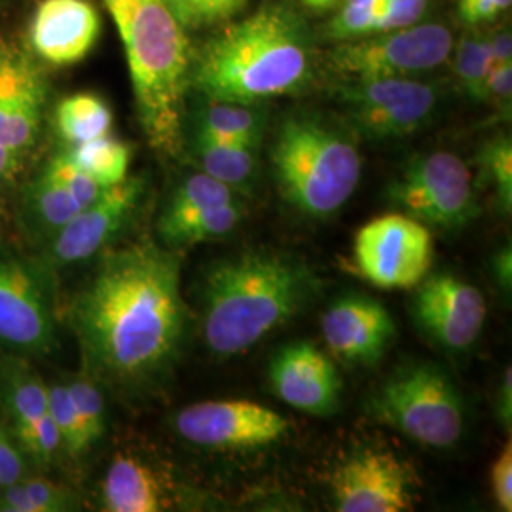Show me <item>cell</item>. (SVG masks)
Returning <instances> with one entry per match:
<instances>
[{"label":"cell","mask_w":512,"mask_h":512,"mask_svg":"<svg viewBox=\"0 0 512 512\" xmlns=\"http://www.w3.org/2000/svg\"><path fill=\"white\" fill-rule=\"evenodd\" d=\"M71 325L93 380L120 391L156 384L183 349L181 256L152 241L101 258L74 296Z\"/></svg>","instance_id":"obj_1"},{"label":"cell","mask_w":512,"mask_h":512,"mask_svg":"<svg viewBox=\"0 0 512 512\" xmlns=\"http://www.w3.org/2000/svg\"><path fill=\"white\" fill-rule=\"evenodd\" d=\"M310 74L302 23L283 6H262L205 44L190 82L211 101L255 105L300 90Z\"/></svg>","instance_id":"obj_2"},{"label":"cell","mask_w":512,"mask_h":512,"mask_svg":"<svg viewBox=\"0 0 512 512\" xmlns=\"http://www.w3.org/2000/svg\"><path fill=\"white\" fill-rule=\"evenodd\" d=\"M315 275L293 256L249 251L215 264L203 281V336L219 357L239 355L302 310Z\"/></svg>","instance_id":"obj_3"},{"label":"cell","mask_w":512,"mask_h":512,"mask_svg":"<svg viewBox=\"0 0 512 512\" xmlns=\"http://www.w3.org/2000/svg\"><path fill=\"white\" fill-rule=\"evenodd\" d=\"M128 59L137 116L148 145L167 158L183 147L184 95L192 50L165 0H103Z\"/></svg>","instance_id":"obj_4"},{"label":"cell","mask_w":512,"mask_h":512,"mask_svg":"<svg viewBox=\"0 0 512 512\" xmlns=\"http://www.w3.org/2000/svg\"><path fill=\"white\" fill-rule=\"evenodd\" d=\"M270 158L283 198L313 219H327L348 203L363 167L346 133L308 114L283 120Z\"/></svg>","instance_id":"obj_5"},{"label":"cell","mask_w":512,"mask_h":512,"mask_svg":"<svg viewBox=\"0 0 512 512\" xmlns=\"http://www.w3.org/2000/svg\"><path fill=\"white\" fill-rule=\"evenodd\" d=\"M366 412L429 448H452L465 427V406L452 378L439 366H406L368 399Z\"/></svg>","instance_id":"obj_6"},{"label":"cell","mask_w":512,"mask_h":512,"mask_svg":"<svg viewBox=\"0 0 512 512\" xmlns=\"http://www.w3.org/2000/svg\"><path fill=\"white\" fill-rule=\"evenodd\" d=\"M387 196L404 215L425 226L458 230L478 217L471 169L446 150L410 160L389 184Z\"/></svg>","instance_id":"obj_7"},{"label":"cell","mask_w":512,"mask_h":512,"mask_svg":"<svg viewBox=\"0 0 512 512\" xmlns=\"http://www.w3.org/2000/svg\"><path fill=\"white\" fill-rule=\"evenodd\" d=\"M454 48L439 23H416L397 31L344 40L330 52V65L353 80L408 78L440 67Z\"/></svg>","instance_id":"obj_8"},{"label":"cell","mask_w":512,"mask_h":512,"mask_svg":"<svg viewBox=\"0 0 512 512\" xmlns=\"http://www.w3.org/2000/svg\"><path fill=\"white\" fill-rule=\"evenodd\" d=\"M433 234L404 213L366 222L353 241V262L368 283L380 289H414L433 266Z\"/></svg>","instance_id":"obj_9"},{"label":"cell","mask_w":512,"mask_h":512,"mask_svg":"<svg viewBox=\"0 0 512 512\" xmlns=\"http://www.w3.org/2000/svg\"><path fill=\"white\" fill-rule=\"evenodd\" d=\"M437 90L410 78L353 80L340 90L353 129L368 139H403L423 128L437 109Z\"/></svg>","instance_id":"obj_10"},{"label":"cell","mask_w":512,"mask_h":512,"mask_svg":"<svg viewBox=\"0 0 512 512\" xmlns=\"http://www.w3.org/2000/svg\"><path fill=\"white\" fill-rule=\"evenodd\" d=\"M289 420L251 401H205L190 404L175 416V431L200 448L255 450L283 439Z\"/></svg>","instance_id":"obj_11"},{"label":"cell","mask_w":512,"mask_h":512,"mask_svg":"<svg viewBox=\"0 0 512 512\" xmlns=\"http://www.w3.org/2000/svg\"><path fill=\"white\" fill-rule=\"evenodd\" d=\"M414 490L410 469L387 450H359L330 475V494L340 512L408 511Z\"/></svg>","instance_id":"obj_12"},{"label":"cell","mask_w":512,"mask_h":512,"mask_svg":"<svg viewBox=\"0 0 512 512\" xmlns=\"http://www.w3.org/2000/svg\"><path fill=\"white\" fill-rule=\"evenodd\" d=\"M52 308L31 264L0 251V346L44 355L54 348Z\"/></svg>","instance_id":"obj_13"},{"label":"cell","mask_w":512,"mask_h":512,"mask_svg":"<svg viewBox=\"0 0 512 512\" xmlns=\"http://www.w3.org/2000/svg\"><path fill=\"white\" fill-rule=\"evenodd\" d=\"M412 313L423 332L442 348H471L484 329L488 306L482 293L452 274L425 277L416 285Z\"/></svg>","instance_id":"obj_14"},{"label":"cell","mask_w":512,"mask_h":512,"mask_svg":"<svg viewBox=\"0 0 512 512\" xmlns=\"http://www.w3.org/2000/svg\"><path fill=\"white\" fill-rule=\"evenodd\" d=\"M141 179H126L109 186L95 202L48 239V262L57 268L84 262L97 255L133 219L143 200Z\"/></svg>","instance_id":"obj_15"},{"label":"cell","mask_w":512,"mask_h":512,"mask_svg":"<svg viewBox=\"0 0 512 512\" xmlns=\"http://www.w3.org/2000/svg\"><path fill=\"white\" fill-rule=\"evenodd\" d=\"M46 82L21 46L0 40V145L27 156L37 141Z\"/></svg>","instance_id":"obj_16"},{"label":"cell","mask_w":512,"mask_h":512,"mask_svg":"<svg viewBox=\"0 0 512 512\" xmlns=\"http://www.w3.org/2000/svg\"><path fill=\"white\" fill-rule=\"evenodd\" d=\"M330 353L348 365H376L395 338V321L384 304L349 294L330 304L321 317Z\"/></svg>","instance_id":"obj_17"},{"label":"cell","mask_w":512,"mask_h":512,"mask_svg":"<svg viewBox=\"0 0 512 512\" xmlns=\"http://www.w3.org/2000/svg\"><path fill=\"white\" fill-rule=\"evenodd\" d=\"M270 382L283 403L311 416H332L342 382L329 355L308 342L281 349L270 365Z\"/></svg>","instance_id":"obj_18"},{"label":"cell","mask_w":512,"mask_h":512,"mask_svg":"<svg viewBox=\"0 0 512 512\" xmlns=\"http://www.w3.org/2000/svg\"><path fill=\"white\" fill-rule=\"evenodd\" d=\"M101 19L88 0H42L31 21V46L50 65L65 67L90 54Z\"/></svg>","instance_id":"obj_19"},{"label":"cell","mask_w":512,"mask_h":512,"mask_svg":"<svg viewBox=\"0 0 512 512\" xmlns=\"http://www.w3.org/2000/svg\"><path fill=\"white\" fill-rule=\"evenodd\" d=\"M169 484L145 459L120 454L110 463L101 484V505L109 512L165 511L171 503Z\"/></svg>","instance_id":"obj_20"},{"label":"cell","mask_w":512,"mask_h":512,"mask_svg":"<svg viewBox=\"0 0 512 512\" xmlns=\"http://www.w3.org/2000/svg\"><path fill=\"white\" fill-rule=\"evenodd\" d=\"M0 404L14 437L48 418V384L23 357H0Z\"/></svg>","instance_id":"obj_21"},{"label":"cell","mask_w":512,"mask_h":512,"mask_svg":"<svg viewBox=\"0 0 512 512\" xmlns=\"http://www.w3.org/2000/svg\"><path fill=\"white\" fill-rule=\"evenodd\" d=\"M264 133V114L262 110L245 103L230 101H211L203 110L198 126V137L239 145V147L258 148Z\"/></svg>","instance_id":"obj_22"},{"label":"cell","mask_w":512,"mask_h":512,"mask_svg":"<svg viewBox=\"0 0 512 512\" xmlns=\"http://www.w3.org/2000/svg\"><path fill=\"white\" fill-rule=\"evenodd\" d=\"M228 202H234V192L228 184L220 183L205 173L192 175L171 196L158 220V234L165 243L188 220L194 219L205 209Z\"/></svg>","instance_id":"obj_23"},{"label":"cell","mask_w":512,"mask_h":512,"mask_svg":"<svg viewBox=\"0 0 512 512\" xmlns=\"http://www.w3.org/2000/svg\"><path fill=\"white\" fill-rule=\"evenodd\" d=\"M88 207V205H86ZM84 209L73 194L46 171L31 184L25 200V219L38 238L50 239Z\"/></svg>","instance_id":"obj_24"},{"label":"cell","mask_w":512,"mask_h":512,"mask_svg":"<svg viewBox=\"0 0 512 512\" xmlns=\"http://www.w3.org/2000/svg\"><path fill=\"white\" fill-rule=\"evenodd\" d=\"M55 124L61 137L73 147L110 135L112 112L101 97L93 93H76L59 103Z\"/></svg>","instance_id":"obj_25"},{"label":"cell","mask_w":512,"mask_h":512,"mask_svg":"<svg viewBox=\"0 0 512 512\" xmlns=\"http://www.w3.org/2000/svg\"><path fill=\"white\" fill-rule=\"evenodd\" d=\"M73 492L50 478L23 476L0 488V512L73 511Z\"/></svg>","instance_id":"obj_26"},{"label":"cell","mask_w":512,"mask_h":512,"mask_svg":"<svg viewBox=\"0 0 512 512\" xmlns=\"http://www.w3.org/2000/svg\"><path fill=\"white\" fill-rule=\"evenodd\" d=\"M67 154L101 186H114L128 179L131 148L110 135L73 145Z\"/></svg>","instance_id":"obj_27"},{"label":"cell","mask_w":512,"mask_h":512,"mask_svg":"<svg viewBox=\"0 0 512 512\" xmlns=\"http://www.w3.org/2000/svg\"><path fill=\"white\" fill-rule=\"evenodd\" d=\"M196 156L205 175L228 186L245 184L255 175V148L217 143L196 135Z\"/></svg>","instance_id":"obj_28"},{"label":"cell","mask_w":512,"mask_h":512,"mask_svg":"<svg viewBox=\"0 0 512 512\" xmlns=\"http://www.w3.org/2000/svg\"><path fill=\"white\" fill-rule=\"evenodd\" d=\"M243 217H245V211L236 200L205 209L194 219L188 220L183 228H179L171 238L165 241V245L169 249H177V247H190L196 243L224 238L236 230V226Z\"/></svg>","instance_id":"obj_29"},{"label":"cell","mask_w":512,"mask_h":512,"mask_svg":"<svg viewBox=\"0 0 512 512\" xmlns=\"http://www.w3.org/2000/svg\"><path fill=\"white\" fill-rule=\"evenodd\" d=\"M494 65V57L490 52V40L480 35H469L461 38L454 69L458 74L465 92L469 93L475 101H482L484 84Z\"/></svg>","instance_id":"obj_30"},{"label":"cell","mask_w":512,"mask_h":512,"mask_svg":"<svg viewBox=\"0 0 512 512\" xmlns=\"http://www.w3.org/2000/svg\"><path fill=\"white\" fill-rule=\"evenodd\" d=\"M67 384L88 448L105 433V399L90 374L74 376Z\"/></svg>","instance_id":"obj_31"},{"label":"cell","mask_w":512,"mask_h":512,"mask_svg":"<svg viewBox=\"0 0 512 512\" xmlns=\"http://www.w3.org/2000/svg\"><path fill=\"white\" fill-rule=\"evenodd\" d=\"M48 408L57 427L63 450L73 458L84 456L90 448L84 439L80 420L65 382L48 385Z\"/></svg>","instance_id":"obj_32"},{"label":"cell","mask_w":512,"mask_h":512,"mask_svg":"<svg viewBox=\"0 0 512 512\" xmlns=\"http://www.w3.org/2000/svg\"><path fill=\"white\" fill-rule=\"evenodd\" d=\"M382 12V0H342L336 18L330 21L329 37L334 40H357L376 33Z\"/></svg>","instance_id":"obj_33"},{"label":"cell","mask_w":512,"mask_h":512,"mask_svg":"<svg viewBox=\"0 0 512 512\" xmlns=\"http://www.w3.org/2000/svg\"><path fill=\"white\" fill-rule=\"evenodd\" d=\"M184 29H200L238 16L247 0H165Z\"/></svg>","instance_id":"obj_34"},{"label":"cell","mask_w":512,"mask_h":512,"mask_svg":"<svg viewBox=\"0 0 512 512\" xmlns=\"http://www.w3.org/2000/svg\"><path fill=\"white\" fill-rule=\"evenodd\" d=\"M482 169L494 184L503 211L509 213L512 205V143L509 137H499L484 148Z\"/></svg>","instance_id":"obj_35"},{"label":"cell","mask_w":512,"mask_h":512,"mask_svg":"<svg viewBox=\"0 0 512 512\" xmlns=\"http://www.w3.org/2000/svg\"><path fill=\"white\" fill-rule=\"evenodd\" d=\"M44 171L50 177H54L57 183L63 184L84 207L95 202L109 188L93 181L88 173H84L78 165L74 164L67 152L54 156Z\"/></svg>","instance_id":"obj_36"},{"label":"cell","mask_w":512,"mask_h":512,"mask_svg":"<svg viewBox=\"0 0 512 512\" xmlns=\"http://www.w3.org/2000/svg\"><path fill=\"white\" fill-rule=\"evenodd\" d=\"M429 0H382V12L376 23V33L397 31L420 23Z\"/></svg>","instance_id":"obj_37"},{"label":"cell","mask_w":512,"mask_h":512,"mask_svg":"<svg viewBox=\"0 0 512 512\" xmlns=\"http://www.w3.org/2000/svg\"><path fill=\"white\" fill-rule=\"evenodd\" d=\"M492 494H494L495 503L501 511H512V446L507 442V446L499 452V456L492 465Z\"/></svg>","instance_id":"obj_38"},{"label":"cell","mask_w":512,"mask_h":512,"mask_svg":"<svg viewBox=\"0 0 512 512\" xmlns=\"http://www.w3.org/2000/svg\"><path fill=\"white\" fill-rule=\"evenodd\" d=\"M512 0H458V16L465 25H482L511 8Z\"/></svg>","instance_id":"obj_39"},{"label":"cell","mask_w":512,"mask_h":512,"mask_svg":"<svg viewBox=\"0 0 512 512\" xmlns=\"http://www.w3.org/2000/svg\"><path fill=\"white\" fill-rule=\"evenodd\" d=\"M512 97V63H494L484 84L482 99H490L501 109H509Z\"/></svg>","instance_id":"obj_40"},{"label":"cell","mask_w":512,"mask_h":512,"mask_svg":"<svg viewBox=\"0 0 512 512\" xmlns=\"http://www.w3.org/2000/svg\"><path fill=\"white\" fill-rule=\"evenodd\" d=\"M497 416L503 427L511 429L512 420V370L511 366L505 368L501 385L497 391Z\"/></svg>","instance_id":"obj_41"},{"label":"cell","mask_w":512,"mask_h":512,"mask_svg":"<svg viewBox=\"0 0 512 512\" xmlns=\"http://www.w3.org/2000/svg\"><path fill=\"white\" fill-rule=\"evenodd\" d=\"M23 160H25V156L0 145V192L4 190L6 184H10L16 179Z\"/></svg>","instance_id":"obj_42"},{"label":"cell","mask_w":512,"mask_h":512,"mask_svg":"<svg viewBox=\"0 0 512 512\" xmlns=\"http://www.w3.org/2000/svg\"><path fill=\"white\" fill-rule=\"evenodd\" d=\"M490 40V52L494 57V63H511L512 59V35L511 31H501Z\"/></svg>","instance_id":"obj_43"},{"label":"cell","mask_w":512,"mask_h":512,"mask_svg":"<svg viewBox=\"0 0 512 512\" xmlns=\"http://www.w3.org/2000/svg\"><path fill=\"white\" fill-rule=\"evenodd\" d=\"M494 272L499 285L505 291H511V277H512V255L511 247L499 251V255L494 258Z\"/></svg>","instance_id":"obj_44"},{"label":"cell","mask_w":512,"mask_h":512,"mask_svg":"<svg viewBox=\"0 0 512 512\" xmlns=\"http://www.w3.org/2000/svg\"><path fill=\"white\" fill-rule=\"evenodd\" d=\"M300 2H302L306 8L315 10V12H325V10L336 8V6L342 4V0H300Z\"/></svg>","instance_id":"obj_45"}]
</instances>
